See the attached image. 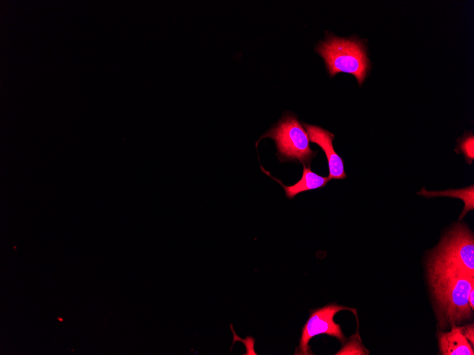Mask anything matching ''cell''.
Wrapping results in <instances>:
<instances>
[{
	"instance_id": "cell-1",
	"label": "cell",
	"mask_w": 474,
	"mask_h": 355,
	"mask_svg": "<svg viewBox=\"0 0 474 355\" xmlns=\"http://www.w3.org/2000/svg\"><path fill=\"white\" fill-rule=\"evenodd\" d=\"M435 312L441 328L457 326L469 320L472 309L468 295L474 287V275L456 269L428 271Z\"/></svg>"
},
{
	"instance_id": "cell-2",
	"label": "cell",
	"mask_w": 474,
	"mask_h": 355,
	"mask_svg": "<svg viewBox=\"0 0 474 355\" xmlns=\"http://www.w3.org/2000/svg\"><path fill=\"white\" fill-rule=\"evenodd\" d=\"M428 271L456 269L474 275V239L463 224H456L429 256Z\"/></svg>"
},
{
	"instance_id": "cell-3",
	"label": "cell",
	"mask_w": 474,
	"mask_h": 355,
	"mask_svg": "<svg viewBox=\"0 0 474 355\" xmlns=\"http://www.w3.org/2000/svg\"><path fill=\"white\" fill-rule=\"evenodd\" d=\"M326 62L330 76L338 72L352 74L361 85L369 69L365 47L356 40L331 37L317 47Z\"/></svg>"
},
{
	"instance_id": "cell-4",
	"label": "cell",
	"mask_w": 474,
	"mask_h": 355,
	"mask_svg": "<svg viewBox=\"0 0 474 355\" xmlns=\"http://www.w3.org/2000/svg\"><path fill=\"white\" fill-rule=\"evenodd\" d=\"M270 137L275 140L278 157L283 161H299L309 166L316 152L309 145V136L296 117L287 115L275 127L270 128L260 140Z\"/></svg>"
},
{
	"instance_id": "cell-5",
	"label": "cell",
	"mask_w": 474,
	"mask_h": 355,
	"mask_svg": "<svg viewBox=\"0 0 474 355\" xmlns=\"http://www.w3.org/2000/svg\"><path fill=\"white\" fill-rule=\"evenodd\" d=\"M351 310L355 314V309L337 305L336 303L327 304L322 308L310 310V315L302 329L299 346L294 354H312L309 342L314 337L325 334L336 337L341 344L346 342L340 325L334 321L336 314L341 310Z\"/></svg>"
},
{
	"instance_id": "cell-6",
	"label": "cell",
	"mask_w": 474,
	"mask_h": 355,
	"mask_svg": "<svg viewBox=\"0 0 474 355\" xmlns=\"http://www.w3.org/2000/svg\"><path fill=\"white\" fill-rule=\"evenodd\" d=\"M304 127L307 129L309 141L318 145L325 152L329 169V181L345 179L346 174L343 160L335 152L332 143L334 135L316 125L304 123Z\"/></svg>"
},
{
	"instance_id": "cell-7",
	"label": "cell",
	"mask_w": 474,
	"mask_h": 355,
	"mask_svg": "<svg viewBox=\"0 0 474 355\" xmlns=\"http://www.w3.org/2000/svg\"><path fill=\"white\" fill-rule=\"evenodd\" d=\"M439 354L442 355H473V347L462 333L461 327L438 334Z\"/></svg>"
},
{
	"instance_id": "cell-8",
	"label": "cell",
	"mask_w": 474,
	"mask_h": 355,
	"mask_svg": "<svg viewBox=\"0 0 474 355\" xmlns=\"http://www.w3.org/2000/svg\"><path fill=\"white\" fill-rule=\"evenodd\" d=\"M261 169L283 187L286 197L290 199L294 198L299 193L322 188L329 181L328 177L316 174L311 170L310 167H306L305 164H303V174L301 179L294 185L289 186H285L279 179L271 176L263 167Z\"/></svg>"
},
{
	"instance_id": "cell-9",
	"label": "cell",
	"mask_w": 474,
	"mask_h": 355,
	"mask_svg": "<svg viewBox=\"0 0 474 355\" xmlns=\"http://www.w3.org/2000/svg\"><path fill=\"white\" fill-rule=\"evenodd\" d=\"M352 344L350 342L347 344L346 346L343 347L340 351L336 354H367L368 351H363L364 349L363 346L360 344V342H357L356 339L354 341H351Z\"/></svg>"
},
{
	"instance_id": "cell-10",
	"label": "cell",
	"mask_w": 474,
	"mask_h": 355,
	"mask_svg": "<svg viewBox=\"0 0 474 355\" xmlns=\"http://www.w3.org/2000/svg\"><path fill=\"white\" fill-rule=\"evenodd\" d=\"M461 150L470 163L473 160V136L465 139L461 144Z\"/></svg>"
},
{
	"instance_id": "cell-11",
	"label": "cell",
	"mask_w": 474,
	"mask_h": 355,
	"mask_svg": "<svg viewBox=\"0 0 474 355\" xmlns=\"http://www.w3.org/2000/svg\"><path fill=\"white\" fill-rule=\"evenodd\" d=\"M462 333L470 344L474 347V327L473 324L461 327Z\"/></svg>"
},
{
	"instance_id": "cell-12",
	"label": "cell",
	"mask_w": 474,
	"mask_h": 355,
	"mask_svg": "<svg viewBox=\"0 0 474 355\" xmlns=\"http://www.w3.org/2000/svg\"><path fill=\"white\" fill-rule=\"evenodd\" d=\"M468 303L471 309H474V287L472 288L468 295Z\"/></svg>"
}]
</instances>
